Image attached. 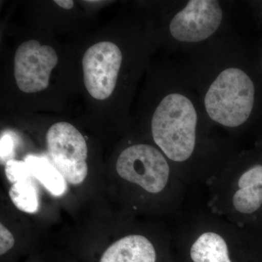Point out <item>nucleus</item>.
<instances>
[{
	"label": "nucleus",
	"mask_w": 262,
	"mask_h": 262,
	"mask_svg": "<svg viewBox=\"0 0 262 262\" xmlns=\"http://www.w3.org/2000/svg\"><path fill=\"white\" fill-rule=\"evenodd\" d=\"M198 115L184 95L170 94L160 101L151 120L155 144L169 159L185 161L194 151Z\"/></svg>",
	"instance_id": "obj_1"
},
{
	"label": "nucleus",
	"mask_w": 262,
	"mask_h": 262,
	"mask_svg": "<svg viewBox=\"0 0 262 262\" xmlns=\"http://www.w3.org/2000/svg\"><path fill=\"white\" fill-rule=\"evenodd\" d=\"M254 101L255 86L251 77L241 69L232 67L222 71L212 82L204 103L211 120L234 127L247 121Z\"/></svg>",
	"instance_id": "obj_2"
},
{
	"label": "nucleus",
	"mask_w": 262,
	"mask_h": 262,
	"mask_svg": "<svg viewBox=\"0 0 262 262\" xmlns=\"http://www.w3.org/2000/svg\"><path fill=\"white\" fill-rule=\"evenodd\" d=\"M53 163L66 181L72 184L84 182L89 171L88 146L80 131L70 123L57 122L46 136Z\"/></svg>",
	"instance_id": "obj_3"
},
{
	"label": "nucleus",
	"mask_w": 262,
	"mask_h": 262,
	"mask_svg": "<svg viewBox=\"0 0 262 262\" xmlns=\"http://www.w3.org/2000/svg\"><path fill=\"white\" fill-rule=\"evenodd\" d=\"M116 168L122 179L151 193L163 190L170 173L163 155L148 144H136L122 151L117 159Z\"/></svg>",
	"instance_id": "obj_4"
},
{
	"label": "nucleus",
	"mask_w": 262,
	"mask_h": 262,
	"mask_svg": "<svg viewBox=\"0 0 262 262\" xmlns=\"http://www.w3.org/2000/svg\"><path fill=\"white\" fill-rule=\"evenodd\" d=\"M122 61V52L111 42L91 46L82 58L84 83L93 98L105 100L113 94Z\"/></svg>",
	"instance_id": "obj_5"
},
{
	"label": "nucleus",
	"mask_w": 262,
	"mask_h": 262,
	"mask_svg": "<svg viewBox=\"0 0 262 262\" xmlns=\"http://www.w3.org/2000/svg\"><path fill=\"white\" fill-rule=\"evenodd\" d=\"M56 51L37 40L20 44L15 52L14 76L18 89L27 94L40 92L49 85L52 70L58 63Z\"/></svg>",
	"instance_id": "obj_6"
},
{
	"label": "nucleus",
	"mask_w": 262,
	"mask_h": 262,
	"mask_svg": "<svg viewBox=\"0 0 262 262\" xmlns=\"http://www.w3.org/2000/svg\"><path fill=\"white\" fill-rule=\"evenodd\" d=\"M222 18L218 1L191 0L172 18L169 28L172 37L179 42H201L216 32Z\"/></svg>",
	"instance_id": "obj_7"
},
{
	"label": "nucleus",
	"mask_w": 262,
	"mask_h": 262,
	"mask_svg": "<svg viewBox=\"0 0 262 262\" xmlns=\"http://www.w3.org/2000/svg\"><path fill=\"white\" fill-rule=\"evenodd\" d=\"M156 252L149 239L141 235H129L114 243L106 250L100 262H155Z\"/></svg>",
	"instance_id": "obj_8"
},
{
	"label": "nucleus",
	"mask_w": 262,
	"mask_h": 262,
	"mask_svg": "<svg viewBox=\"0 0 262 262\" xmlns=\"http://www.w3.org/2000/svg\"><path fill=\"white\" fill-rule=\"evenodd\" d=\"M239 189L233 196L237 211L252 213L262 205V165H255L245 172L238 181Z\"/></svg>",
	"instance_id": "obj_9"
},
{
	"label": "nucleus",
	"mask_w": 262,
	"mask_h": 262,
	"mask_svg": "<svg viewBox=\"0 0 262 262\" xmlns=\"http://www.w3.org/2000/svg\"><path fill=\"white\" fill-rule=\"evenodd\" d=\"M24 161L28 165L32 177L37 179L52 195L61 196L66 192L64 177L47 158L29 155Z\"/></svg>",
	"instance_id": "obj_10"
},
{
	"label": "nucleus",
	"mask_w": 262,
	"mask_h": 262,
	"mask_svg": "<svg viewBox=\"0 0 262 262\" xmlns=\"http://www.w3.org/2000/svg\"><path fill=\"white\" fill-rule=\"evenodd\" d=\"M190 256L193 262H232L225 239L213 232L198 237L191 248Z\"/></svg>",
	"instance_id": "obj_11"
},
{
	"label": "nucleus",
	"mask_w": 262,
	"mask_h": 262,
	"mask_svg": "<svg viewBox=\"0 0 262 262\" xmlns=\"http://www.w3.org/2000/svg\"><path fill=\"white\" fill-rule=\"evenodd\" d=\"M9 195L13 204L20 211L29 213H36L38 211L37 191L32 179L13 184L10 189Z\"/></svg>",
	"instance_id": "obj_12"
},
{
	"label": "nucleus",
	"mask_w": 262,
	"mask_h": 262,
	"mask_svg": "<svg viewBox=\"0 0 262 262\" xmlns=\"http://www.w3.org/2000/svg\"><path fill=\"white\" fill-rule=\"evenodd\" d=\"M5 171L7 178L13 184L32 178L28 165L25 161L10 160L5 163Z\"/></svg>",
	"instance_id": "obj_13"
},
{
	"label": "nucleus",
	"mask_w": 262,
	"mask_h": 262,
	"mask_svg": "<svg viewBox=\"0 0 262 262\" xmlns=\"http://www.w3.org/2000/svg\"><path fill=\"white\" fill-rule=\"evenodd\" d=\"M15 141L13 136L8 133H5L1 137V162L2 163L9 161L14 154Z\"/></svg>",
	"instance_id": "obj_14"
},
{
	"label": "nucleus",
	"mask_w": 262,
	"mask_h": 262,
	"mask_svg": "<svg viewBox=\"0 0 262 262\" xmlns=\"http://www.w3.org/2000/svg\"><path fill=\"white\" fill-rule=\"evenodd\" d=\"M13 234L3 224L0 225V254H5L14 246Z\"/></svg>",
	"instance_id": "obj_15"
},
{
	"label": "nucleus",
	"mask_w": 262,
	"mask_h": 262,
	"mask_svg": "<svg viewBox=\"0 0 262 262\" xmlns=\"http://www.w3.org/2000/svg\"><path fill=\"white\" fill-rule=\"evenodd\" d=\"M54 2L58 6L66 10L72 9L74 6V2L71 0H56Z\"/></svg>",
	"instance_id": "obj_16"
}]
</instances>
